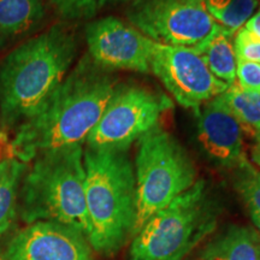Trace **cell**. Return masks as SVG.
<instances>
[{
  "label": "cell",
  "instance_id": "cell-1",
  "mask_svg": "<svg viewBox=\"0 0 260 260\" xmlns=\"http://www.w3.org/2000/svg\"><path fill=\"white\" fill-rule=\"evenodd\" d=\"M117 84L112 71L100 68L88 54L81 58L40 111L18 125L10 144L11 157L28 164L45 152L83 146Z\"/></svg>",
  "mask_w": 260,
  "mask_h": 260
},
{
  "label": "cell",
  "instance_id": "cell-2",
  "mask_svg": "<svg viewBox=\"0 0 260 260\" xmlns=\"http://www.w3.org/2000/svg\"><path fill=\"white\" fill-rule=\"evenodd\" d=\"M77 53L69 30L54 25L11 51L0 63V122L21 125L40 111Z\"/></svg>",
  "mask_w": 260,
  "mask_h": 260
},
{
  "label": "cell",
  "instance_id": "cell-3",
  "mask_svg": "<svg viewBox=\"0 0 260 260\" xmlns=\"http://www.w3.org/2000/svg\"><path fill=\"white\" fill-rule=\"evenodd\" d=\"M84 195L93 251L115 255L134 234L136 181L128 149L83 151Z\"/></svg>",
  "mask_w": 260,
  "mask_h": 260
},
{
  "label": "cell",
  "instance_id": "cell-4",
  "mask_svg": "<svg viewBox=\"0 0 260 260\" xmlns=\"http://www.w3.org/2000/svg\"><path fill=\"white\" fill-rule=\"evenodd\" d=\"M82 145L39 154L22 178L18 211L25 223L57 222L88 239Z\"/></svg>",
  "mask_w": 260,
  "mask_h": 260
},
{
  "label": "cell",
  "instance_id": "cell-5",
  "mask_svg": "<svg viewBox=\"0 0 260 260\" xmlns=\"http://www.w3.org/2000/svg\"><path fill=\"white\" fill-rule=\"evenodd\" d=\"M219 207L206 181L198 180L133 236L129 260H183L214 230Z\"/></svg>",
  "mask_w": 260,
  "mask_h": 260
},
{
  "label": "cell",
  "instance_id": "cell-6",
  "mask_svg": "<svg viewBox=\"0 0 260 260\" xmlns=\"http://www.w3.org/2000/svg\"><path fill=\"white\" fill-rule=\"evenodd\" d=\"M134 171L136 220L133 236L198 181L197 168L186 148L159 125L138 140Z\"/></svg>",
  "mask_w": 260,
  "mask_h": 260
},
{
  "label": "cell",
  "instance_id": "cell-7",
  "mask_svg": "<svg viewBox=\"0 0 260 260\" xmlns=\"http://www.w3.org/2000/svg\"><path fill=\"white\" fill-rule=\"evenodd\" d=\"M172 107L165 94L141 84H117L102 118L87 138V148L129 149Z\"/></svg>",
  "mask_w": 260,
  "mask_h": 260
},
{
  "label": "cell",
  "instance_id": "cell-8",
  "mask_svg": "<svg viewBox=\"0 0 260 260\" xmlns=\"http://www.w3.org/2000/svg\"><path fill=\"white\" fill-rule=\"evenodd\" d=\"M125 15L146 38L168 46H197L216 25L204 0H132Z\"/></svg>",
  "mask_w": 260,
  "mask_h": 260
},
{
  "label": "cell",
  "instance_id": "cell-9",
  "mask_svg": "<svg viewBox=\"0 0 260 260\" xmlns=\"http://www.w3.org/2000/svg\"><path fill=\"white\" fill-rule=\"evenodd\" d=\"M149 71L186 109L197 110L229 87L213 76L194 47L168 46L152 41Z\"/></svg>",
  "mask_w": 260,
  "mask_h": 260
},
{
  "label": "cell",
  "instance_id": "cell-10",
  "mask_svg": "<svg viewBox=\"0 0 260 260\" xmlns=\"http://www.w3.org/2000/svg\"><path fill=\"white\" fill-rule=\"evenodd\" d=\"M88 56L109 71L148 74L152 40L130 23L116 17L90 22L86 28Z\"/></svg>",
  "mask_w": 260,
  "mask_h": 260
},
{
  "label": "cell",
  "instance_id": "cell-11",
  "mask_svg": "<svg viewBox=\"0 0 260 260\" xmlns=\"http://www.w3.org/2000/svg\"><path fill=\"white\" fill-rule=\"evenodd\" d=\"M2 260H95L87 236L57 222L28 224L12 237Z\"/></svg>",
  "mask_w": 260,
  "mask_h": 260
},
{
  "label": "cell",
  "instance_id": "cell-12",
  "mask_svg": "<svg viewBox=\"0 0 260 260\" xmlns=\"http://www.w3.org/2000/svg\"><path fill=\"white\" fill-rule=\"evenodd\" d=\"M197 140L201 152L214 167L233 170L247 158L241 123L230 111L223 94L194 110Z\"/></svg>",
  "mask_w": 260,
  "mask_h": 260
},
{
  "label": "cell",
  "instance_id": "cell-13",
  "mask_svg": "<svg viewBox=\"0 0 260 260\" xmlns=\"http://www.w3.org/2000/svg\"><path fill=\"white\" fill-rule=\"evenodd\" d=\"M197 260H260V233L247 225H229L205 245Z\"/></svg>",
  "mask_w": 260,
  "mask_h": 260
},
{
  "label": "cell",
  "instance_id": "cell-14",
  "mask_svg": "<svg viewBox=\"0 0 260 260\" xmlns=\"http://www.w3.org/2000/svg\"><path fill=\"white\" fill-rule=\"evenodd\" d=\"M194 48L213 76L229 86L235 82L236 54L234 50L233 32L216 24L213 30Z\"/></svg>",
  "mask_w": 260,
  "mask_h": 260
},
{
  "label": "cell",
  "instance_id": "cell-15",
  "mask_svg": "<svg viewBox=\"0 0 260 260\" xmlns=\"http://www.w3.org/2000/svg\"><path fill=\"white\" fill-rule=\"evenodd\" d=\"M44 16V0H0V45L31 31Z\"/></svg>",
  "mask_w": 260,
  "mask_h": 260
},
{
  "label": "cell",
  "instance_id": "cell-16",
  "mask_svg": "<svg viewBox=\"0 0 260 260\" xmlns=\"http://www.w3.org/2000/svg\"><path fill=\"white\" fill-rule=\"evenodd\" d=\"M27 170L28 165L14 157L0 160V236L9 232L17 216L19 184Z\"/></svg>",
  "mask_w": 260,
  "mask_h": 260
},
{
  "label": "cell",
  "instance_id": "cell-17",
  "mask_svg": "<svg viewBox=\"0 0 260 260\" xmlns=\"http://www.w3.org/2000/svg\"><path fill=\"white\" fill-rule=\"evenodd\" d=\"M230 111L241 123L245 134L254 138L260 133V93L242 88L239 83L234 82L223 93Z\"/></svg>",
  "mask_w": 260,
  "mask_h": 260
},
{
  "label": "cell",
  "instance_id": "cell-18",
  "mask_svg": "<svg viewBox=\"0 0 260 260\" xmlns=\"http://www.w3.org/2000/svg\"><path fill=\"white\" fill-rule=\"evenodd\" d=\"M232 171L234 189L245 204L252 222L260 230V170L245 158Z\"/></svg>",
  "mask_w": 260,
  "mask_h": 260
},
{
  "label": "cell",
  "instance_id": "cell-19",
  "mask_svg": "<svg viewBox=\"0 0 260 260\" xmlns=\"http://www.w3.org/2000/svg\"><path fill=\"white\" fill-rule=\"evenodd\" d=\"M216 24L236 34L258 8V0H204Z\"/></svg>",
  "mask_w": 260,
  "mask_h": 260
},
{
  "label": "cell",
  "instance_id": "cell-20",
  "mask_svg": "<svg viewBox=\"0 0 260 260\" xmlns=\"http://www.w3.org/2000/svg\"><path fill=\"white\" fill-rule=\"evenodd\" d=\"M58 15L64 19L88 18L95 15L96 0H51Z\"/></svg>",
  "mask_w": 260,
  "mask_h": 260
},
{
  "label": "cell",
  "instance_id": "cell-21",
  "mask_svg": "<svg viewBox=\"0 0 260 260\" xmlns=\"http://www.w3.org/2000/svg\"><path fill=\"white\" fill-rule=\"evenodd\" d=\"M234 50L237 59L254 61L260 64V39L241 28L234 35Z\"/></svg>",
  "mask_w": 260,
  "mask_h": 260
},
{
  "label": "cell",
  "instance_id": "cell-22",
  "mask_svg": "<svg viewBox=\"0 0 260 260\" xmlns=\"http://www.w3.org/2000/svg\"><path fill=\"white\" fill-rule=\"evenodd\" d=\"M236 82L242 88L260 93V64L236 58Z\"/></svg>",
  "mask_w": 260,
  "mask_h": 260
},
{
  "label": "cell",
  "instance_id": "cell-23",
  "mask_svg": "<svg viewBox=\"0 0 260 260\" xmlns=\"http://www.w3.org/2000/svg\"><path fill=\"white\" fill-rule=\"evenodd\" d=\"M243 28H246L249 32H252L253 35H255L256 38L260 39V8L258 11L254 12V15L247 21V23Z\"/></svg>",
  "mask_w": 260,
  "mask_h": 260
},
{
  "label": "cell",
  "instance_id": "cell-24",
  "mask_svg": "<svg viewBox=\"0 0 260 260\" xmlns=\"http://www.w3.org/2000/svg\"><path fill=\"white\" fill-rule=\"evenodd\" d=\"M251 159L253 164H255V167L260 170V144L255 142L251 148Z\"/></svg>",
  "mask_w": 260,
  "mask_h": 260
},
{
  "label": "cell",
  "instance_id": "cell-25",
  "mask_svg": "<svg viewBox=\"0 0 260 260\" xmlns=\"http://www.w3.org/2000/svg\"><path fill=\"white\" fill-rule=\"evenodd\" d=\"M6 144H8V139H6V135L4 134V133H2V134H0V152H2L3 149H4ZM2 159H4V158L0 157V160H2Z\"/></svg>",
  "mask_w": 260,
  "mask_h": 260
},
{
  "label": "cell",
  "instance_id": "cell-26",
  "mask_svg": "<svg viewBox=\"0 0 260 260\" xmlns=\"http://www.w3.org/2000/svg\"><path fill=\"white\" fill-rule=\"evenodd\" d=\"M117 2H129V0H96V4H98V8H100V6L107 4V3H117ZM132 2V0H130Z\"/></svg>",
  "mask_w": 260,
  "mask_h": 260
},
{
  "label": "cell",
  "instance_id": "cell-27",
  "mask_svg": "<svg viewBox=\"0 0 260 260\" xmlns=\"http://www.w3.org/2000/svg\"><path fill=\"white\" fill-rule=\"evenodd\" d=\"M254 139H255V142H259V144H260V133H259V134L254 135Z\"/></svg>",
  "mask_w": 260,
  "mask_h": 260
},
{
  "label": "cell",
  "instance_id": "cell-28",
  "mask_svg": "<svg viewBox=\"0 0 260 260\" xmlns=\"http://www.w3.org/2000/svg\"><path fill=\"white\" fill-rule=\"evenodd\" d=\"M0 125H2V122H0ZM2 133H3V132H2V129H0V134H2Z\"/></svg>",
  "mask_w": 260,
  "mask_h": 260
}]
</instances>
